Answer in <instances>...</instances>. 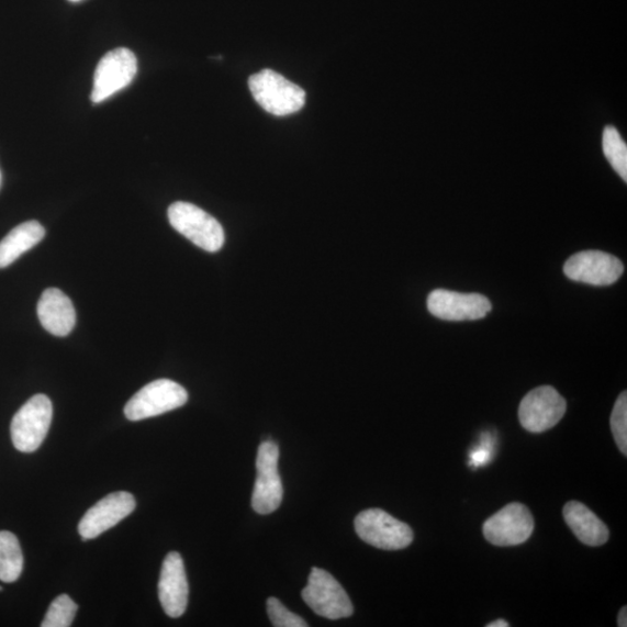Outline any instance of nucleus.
Masks as SVG:
<instances>
[{"instance_id":"obj_1","label":"nucleus","mask_w":627,"mask_h":627,"mask_svg":"<svg viewBox=\"0 0 627 627\" xmlns=\"http://www.w3.org/2000/svg\"><path fill=\"white\" fill-rule=\"evenodd\" d=\"M249 89L257 103L277 116L294 114L306 104L305 90L271 69L253 75Z\"/></svg>"},{"instance_id":"obj_2","label":"nucleus","mask_w":627,"mask_h":627,"mask_svg":"<svg viewBox=\"0 0 627 627\" xmlns=\"http://www.w3.org/2000/svg\"><path fill=\"white\" fill-rule=\"evenodd\" d=\"M170 225L197 247L217 253L225 245V232L220 222L190 202L178 201L168 210Z\"/></svg>"},{"instance_id":"obj_3","label":"nucleus","mask_w":627,"mask_h":627,"mask_svg":"<svg viewBox=\"0 0 627 627\" xmlns=\"http://www.w3.org/2000/svg\"><path fill=\"white\" fill-rule=\"evenodd\" d=\"M53 419V403L47 395L31 398L18 411L11 423L14 448L24 454L36 451L48 435Z\"/></svg>"},{"instance_id":"obj_4","label":"nucleus","mask_w":627,"mask_h":627,"mask_svg":"<svg viewBox=\"0 0 627 627\" xmlns=\"http://www.w3.org/2000/svg\"><path fill=\"white\" fill-rule=\"evenodd\" d=\"M355 529L361 540L381 550L406 549L414 540L408 524L381 510L361 512L355 519Z\"/></svg>"},{"instance_id":"obj_5","label":"nucleus","mask_w":627,"mask_h":627,"mask_svg":"<svg viewBox=\"0 0 627 627\" xmlns=\"http://www.w3.org/2000/svg\"><path fill=\"white\" fill-rule=\"evenodd\" d=\"M302 598L318 616L327 619H342L352 616L354 605L339 582L327 571L312 569Z\"/></svg>"},{"instance_id":"obj_6","label":"nucleus","mask_w":627,"mask_h":627,"mask_svg":"<svg viewBox=\"0 0 627 627\" xmlns=\"http://www.w3.org/2000/svg\"><path fill=\"white\" fill-rule=\"evenodd\" d=\"M189 394L183 387L169 379H158L141 389L126 404L130 421H143L183 407Z\"/></svg>"},{"instance_id":"obj_7","label":"nucleus","mask_w":627,"mask_h":627,"mask_svg":"<svg viewBox=\"0 0 627 627\" xmlns=\"http://www.w3.org/2000/svg\"><path fill=\"white\" fill-rule=\"evenodd\" d=\"M278 460V445L271 440L262 441L257 454V479L251 497L253 508L260 515L276 512L284 497Z\"/></svg>"},{"instance_id":"obj_8","label":"nucleus","mask_w":627,"mask_h":627,"mask_svg":"<svg viewBox=\"0 0 627 627\" xmlns=\"http://www.w3.org/2000/svg\"><path fill=\"white\" fill-rule=\"evenodd\" d=\"M137 74V59L126 48L109 52L97 66L91 100L94 104L103 103L113 94L127 88Z\"/></svg>"},{"instance_id":"obj_9","label":"nucleus","mask_w":627,"mask_h":627,"mask_svg":"<svg viewBox=\"0 0 627 627\" xmlns=\"http://www.w3.org/2000/svg\"><path fill=\"white\" fill-rule=\"evenodd\" d=\"M568 411V403L551 387H540L524 396L518 417L522 427L534 434L548 432L557 426Z\"/></svg>"},{"instance_id":"obj_10","label":"nucleus","mask_w":627,"mask_h":627,"mask_svg":"<svg viewBox=\"0 0 627 627\" xmlns=\"http://www.w3.org/2000/svg\"><path fill=\"white\" fill-rule=\"evenodd\" d=\"M535 529L531 512L522 503H511L483 524V536L491 544L507 548L527 541Z\"/></svg>"},{"instance_id":"obj_11","label":"nucleus","mask_w":627,"mask_h":627,"mask_svg":"<svg viewBox=\"0 0 627 627\" xmlns=\"http://www.w3.org/2000/svg\"><path fill=\"white\" fill-rule=\"evenodd\" d=\"M563 272L571 280L593 287H609L622 277L623 262L615 256L598 250H585L564 262Z\"/></svg>"},{"instance_id":"obj_12","label":"nucleus","mask_w":627,"mask_h":627,"mask_svg":"<svg viewBox=\"0 0 627 627\" xmlns=\"http://www.w3.org/2000/svg\"><path fill=\"white\" fill-rule=\"evenodd\" d=\"M136 508V502L127 492L112 493L97 502L78 525V533L85 540L93 539L115 527Z\"/></svg>"},{"instance_id":"obj_13","label":"nucleus","mask_w":627,"mask_h":627,"mask_svg":"<svg viewBox=\"0 0 627 627\" xmlns=\"http://www.w3.org/2000/svg\"><path fill=\"white\" fill-rule=\"evenodd\" d=\"M428 310L445 321H474L488 316L492 302L478 293L435 290L428 296Z\"/></svg>"},{"instance_id":"obj_14","label":"nucleus","mask_w":627,"mask_h":627,"mask_svg":"<svg viewBox=\"0 0 627 627\" xmlns=\"http://www.w3.org/2000/svg\"><path fill=\"white\" fill-rule=\"evenodd\" d=\"M158 597L169 617L184 615L189 603V583L183 558L177 552H170L161 566Z\"/></svg>"},{"instance_id":"obj_15","label":"nucleus","mask_w":627,"mask_h":627,"mask_svg":"<svg viewBox=\"0 0 627 627\" xmlns=\"http://www.w3.org/2000/svg\"><path fill=\"white\" fill-rule=\"evenodd\" d=\"M37 316L43 327L52 335L68 336L76 325L72 301L58 289L46 290L37 303Z\"/></svg>"},{"instance_id":"obj_16","label":"nucleus","mask_w":627,"mask_h":627,"mask_svg":"<svg viewBox=\"0 0 627 627\" xmlns=\"http://www.w3.org/2000/svg\"><path fill=\"white\" fill-rule=\"evenodd\" d=\"M563 517L576 538L584 545L596 548L609 540L608 527L583 503L578 501L566 503Z\"/></svg>"},{"instance_id":"obj_17","label":"nucleus","mask_w":627,"mask_h":627,"mask_svg":"<svg viewBox=\"0 0 627 627\" xmlns=\"http://www.w3.org/2000/svg\"><path fill=\"white\" fill-rule=\"evenodd\" d=\"M46 231L37 221H27L13 228L0 242V269L8 268L44 239Z\"/></svg>"},{"instance_id":"obj_18","label":"nucleus","mask_w":627,"mask_h":627,"mask_svg":"<svg viewBox=\"0 0 627 627\" xmlns=\"http://www.w3.org/2000/svg\"><path fill=\"white\" fill-rule=\"evenodd\" d=\"M24 556L18 538L9 531H0V581L12 583L22 575Z\"/></svg>"},{"instance_id":"obj_19","label":"nucleus","mask_w":627,"mask_h":627,"mask_svg":"<svg viewBox=\"0 0 627 627\" xmlns=\"http://www.w3.org/2000/svg\"><path fill=\"white\" fill-rule=\"evenodd\" d=\"M603 152L612 167L626 181L627 180V147L619 132L606 127L603 132Z\"/></svg>"},{"instance_id":"obj_20","label":"nucleus","mask_w":627,"mask_h":627,"mask_svg":"<svg viewBox=\"0 0 627 627\" xmlns=\"http://www.w3.org/2000/svg\"><path fill=\"white\" fill-rule=\"evenodd\" d=\"M78 611V605L66 594L59 595L51 604L43 627H69Z\"/></svg>"},{"instance_id":"obj_21","label":"nucleus","mask_w":627,"mask_h":627,"mask_svg":"<svg viewBox=\"0 0 627 627\" xmlns=\"http://www.w3.org/2000/svg\"><path fill=\"white\" fill-rule=\"evenodd\" d=\"M612 432L620 452L627 455V394L623 392L615 403L611 418Z\"/></svg>"},{"instance_id":"obj_22","label":"nucleus","mask_w":627,"mask_h":627,"mask_svg":"<svg viewBox=\"0 0 627 627\" xmlns=\"http://www.w3.org/2000/svg\"><path fill=\"white\" fill-rule=\"evenodd\" d=\"M268 615L276 627H307L309 624L285 608L278 598L270 597L267 603Z\"/></svg>"},{"instance_id":"obj_23","label":"nucleus","mask_w":627,"mask_h":627,"mask_svg":"<svg viewBox=\"0 0 627 627\" xmlns=\"http://www.w3.org/2000/svg\"><path fill=\"white\" fill-rule=\"evenodd\" d=\"M618 626L619 627H626L627 626V608H626V606H624V608L620 611V613L618 615Z\"/></svg>"},{"instance_id":"obj_24","label":"nucleus","mask_w":627,"mask_h":627,"mask_svg":"<svg viewBox=\"0 0 627 627\" xmlns=\"http://www.w3.org/2000/svg\"><path fill=\"white\" fill-rule=\"evenodd\" d=\"M510 626H511V624L508 622L503 620V619L495 620V622L488 625V627H510Z\"/></svg>"},{"instance_id":"obj_25","label":"nucleus","mask_w":627,"mask_h":627,"mask_svg":"<svg viewBox=\"0 0 627 627\" xmlns=\"http://www.w3.org/2000/svg\"><path fill=\"white\" fill-rule=\"evenodd\" d=\"M0 186H2V172H0Z\"/></svg>"},{"instance_id":"obj_26","label":"nucleus","mask_w":627,"mask_h":627,"mask_svg":"<svg viewBox=\"0 0 627 627\" xmlns=\"http://www.w3.org/2000/svg\"><path fill=\"white\" fill-rule=\"evenodd\" d=\"M69 2L77 3L80 2V0H69Z\"/></svg>"},{"instance_id":"obj_27","label":"nucleus","mask_w":627,"mask_h":627,"mask_svg":"<svg viewBox=\"0 0 627 627\" xmlns=\"http://www.w3.org/2000/svg\"><path fill=\"white\" fill-rule=\"evenodd\" d=\"M3 591H4V590H3V586H0V592H3Z\"/></svg>"}]
</instances>
